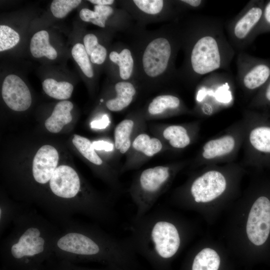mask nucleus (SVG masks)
Instances as JSON below:
<instances>
[{
    "label": "nucleus",
    "instance_id": "2eb2a0df",
    "mask_svg": "<svg viewBox=\"0 0 270 270\" xmlns=\"http://www.w3.org/2000/svg\"><path fill=\"white\" fill-rule=\"evenodd\" d=\"M39 230L34 228H28L20 236L18 243L11 248V253L16 258L24 256H30L43 252L44 240L40 237Z\"/></svg>",
    "mask_w": 270,
    "mask_h": 270
},
{
    "label": "nucleus",
    "instance_id": "412c9836",
    "mask_svg": "<svg viewBox=\"0 0 270 270\" xmlns=\"http://www.w3.org/2000/svg\"><path fill=\"white\" fill-rule=\"evenodd\" d=\"M220 263L216 252L210 248H204L194 256L191 270H218Z\"/></svg>",
    "mask_w": 270,
    "mask_h": 270
},
{
    "label": "nucleus",
    "instance_id": "58836bf2",
    "mask_svg": "<svg viewBox=\"0 0 270 270\" xmlns=\"http://www.w3.org/2000/svg\"><path fill=\"white\" fill-rule=\"evenodd\" d=\"M265 98L268 102H270V84L266 89L265 92Z\"/></svg>",
    "mask_w": 270,
    "mask_h": 270
},
{
    "label": "nucleus",
    "instance_id": "0eeeda50",
    "mask_svg": "<svg viewBox=\"0 0 270 270\" xmlns=\"http://www.w3.org/2000/svg\"><path fill=\"white\" fill-rule=\"evenodd\" d=\"M190 64L194 72L200 75L220 68L221 64L220 50L214 37L206 36L196 41L192 50Z\"/></svg>",
    "mask_w": 270,
    "mask_h": 270
},
{
    "label": "nucleus",
    "instance_id": "f8f14e48",
    "mask_svg": "<svg viewBox=\"0 0 270 270\" xmlns=\"http://www.w3.org/2000/svg\"><path fill=\"white\" fill-rule=\"evenodd\" d=\"M50 186L52 192L58 196L71 198L78 194L80 184L76 172L69 166L62 165L54 171Z\"/></svg>",
    "mask_w": 270,
    "mask_h": 270
},
{
    "label": "nucleus",
    "instance_id": "393cba45",
    "mask_svg": "<svg viewBox=\"0 0 270 270\" xmlns=\"http://www.w3.org/2000/svg\"><path fill=\"white\" fill-rule=\"evenodd\" d=\"M42 88L46 94L57 100H66L72 94L74 87L66 82H58L53 78H46L42 84Z\"/></svg>",
    "mask_w": 270,
    "mask_h": 270
},
{
    "label": "nucleus",
    "instance_id": "9d476101",
    "mask_svg": "<svg viewBox=\"0 0 270 270\" xmlns=\"http://www.w3.org/2000/svg\"><path fill=\"white\" fill-rule=\"evenodd\" d=\"M2 94L6 104L14 110L24 111L31 105L30 91L25 82L16 75L10 74L6 77Z\"/></svg>",
    "mask_w": 270,
    "mask_h": 270
},
{
    "label": "nucleus",
    "instance_id": "7ed1b4c3",
    "mask_svg": "<svg viewBox=\"0 0 270 270\" xmlns=\"http://www.w3.org/2000/svg\"><path fill=\"white\" fill-rule=\"evenodd\" d=\"M245 134L242 118L226 128L202 146L194 163L198 166L233 162L242 147Z\"/></svg>",
    "mask_w": 270,
    "mask_h": 270
},
{
    "label": "nucleus",
    "instance_id": "4c0bfd02",
    "mask_svg": "<svg viewBox=\"0 0 270 270\" xmlns=\"http://www.w3.org/2000/svg\"><path fill=\"white\" fill-rule=\"evenodd\" d=\"M264 16L266 21L270 24V2L268 3L266 7Z\"/></svg>",
    "mask_w": 270,
    "mask_h": 270
},
{
    "label": "nucleus",
    "instance_id": "c9c22d12",
    "mask_svg": "<svg viewBox=\"0 0 270 270\" xmlns=\"http://www.w3.org/2000/svg\"><path fill=\"white\" fill-rule=\"evenodd\" d=\"M88 1L98 6H110L114 2L113 0H90Z\"/></svg>",
    "mask_w": 270,
    "mask_h": 270
},
{
    "label": "nucleus",
    "instance_id": "cd10ccee",
    "mask_svg": "<svg viewBox=\"0 0 270 270\" xmlns=\"http://www.w3.org/2000/svg\"><path fill=\"white\" fill-rule=\"evenodd\" d=\"M72 54L83 73L87 77L92 78L94 76V71L84 45L80 43L74 45L72 50Z\"/></svg>",
    "mask_w": 270,
    "mask_h": 270
},
{
    "label": "nucleus",
    "instance_id": "f03ea898",
    "mask_svg": "<svg viewBox=\"0 0 270 270\" xmlns=\"http://www.w3.org/2000/svg\"><path fill=\"white\" fill-rule=\"evenodd\" d=\"M186 164V161H181L149 168L135 176L128 190L136 208L134 218H140L150 212L176 173Z\"/></svg>",
    "mask_w": 270,
    "mask_h": 270
},
{
    "label": "nucleus",
    "instance_id": "473e14b6",
    "mask_svg": "<svg viewBox=\"0 0 270 270\" xmlns=\"http://www.w3.org/2000/svg\"><path fill=\"white\" fill-rule=\"evenodd\" d=\"M84 44L86 52L89 56L98 44L97 37L92 34H88L84 38Z\"/></svg>",
    "mask_w": 270,
    "mask_h": 270
},
{
    "label": "nucleus",
    "instance_id": "6e6552de",
    "mask_svg": "<svg viewBox=\"0 0 270 270\" xmlns=\"http://www.w3.org/2000/svg\"><path fill=\"white\" fill-rule=\"evenodd\" d=\"M248 237L256 246H261L270 232V200L265 196L258 198L250 210L246 227Z\"/></svg>",
    "mask_w": 270,
    "mask_h": 270
},
{
    "label": "nucleus",
    "instance_id": "5701e85b",
    "mask_svg": "<svg viewBox=\"0 0 270 270\" xmlns=\"http://www.w3.org/2000/svg\"><path fill=\"white\" fill-rule=\"evenodd\" d=\"M110 60L118 64L119 68V74L124 80H128L132 75L134 68V60L131 51L124 48L118 52L112 51L109 54Z\"/></svg>",
    "mask_w": 270,
    "mask_h": 270
},
{
    "label": "nucleus",
    "instance_id": "c756f323",
    "mask_svg": "<svg viewBox=\"0 0 270 270\" xmlns=\"http://www.w3.org/2000/svg\"><path fill=\"white\" fill-rule=\"evenodd\" d=\"M81 0H54L50 4L52 14L57 18H62L77 7Z\"/></svg>",
    "mask_w": 270,
    "mask_h": 270
},
{
    "label": "nucleus",
    "instance_id": "2f4dec72",
    "mask_svg": "<svg viewBox=\"0 0 270 270\" xmlns=\"http://www.w3.org/2000/svg\"><path fill=\"white\" fill-rule=\"evenodd\" d=\"M106 55V49L98 44L90 56V60L92 63L101 64L105 61Z\"/></svg>",
    "mask_w": 270,
    "mask_h": 270
},
{
    "label": "nucleus",
    "instance_id": "dca6fc26",
    "mask_svg": "<svg viewBox=\"0 0 270 270\" xmlns=\"http://www.w3.org/2000/svg\"><path fill=\"white\" fill-rule=\"evenodd\" d=\"M184 111L179 98L172 94H161L150 102L147 114L150 118H156L180 114Z\"/></svg>",
    "mask_w": 270,
    "mask_h": 270
},
{
    "label": "nucleus",
    "instance_id": "f3484780",
    "mask_svg": "<svg viewBox=\"0 0 270 270\" xmlns=\"http://www.w3.org/2000/svg\"><path fill=\"white\" fill-rule=\"evenodd\" d=\"M138 122L134 119L126 118L120 122L114 131V147L122 154H127L132 140L138 134Z\"/></svg>",
    "mask_w": 270,
    "mask_h": 270
},
{
    "label": "nucleus",
    "instance_id": "f704fd0d",
    "mask_svg": "<svg viewBox=\"0 0 270 270\" xmlns=\"http://www.w3.org/2000/svg\"><path fill=\"white\" fill-rule=\"evenodd\" d=\"M110 122L108 116L106 114H104L102 118L92 122L90 126L92 128L104 129L107 127Z\"/></svg>",
    "mask_w": 270,
    "mask_h": 270
},
{
    "label": "nucleus",
    "instance_id": "ddd939ff",
    "mask_svg": "<svg viewBox=\"0 0 270 270\" xmlns=\"http://www.w3.org/2000/svg\"><path fill=\"white\" fill-rule=\"evenodd\" d=\"M58 154L50 145H44L36 152L32 162V174L34 180L40 184L50 180L57 168Z\"/></svg>",
    "mask_w": 270,
    "mask_h": 270
},
{
    "label": "nucleus",
    "instance_id": "a211bd4d",
    "mask_svg": "<svg viewBox=\"0 0 270 270\" xmlns=\"http://www.w3.org/2000/svg\"><path fill=\"white\" fill-rule=\"evenodd\" d=\"M116 96L106 102V108L112 112L124 110L132 102L136 94V89L132 84L126 81L117 82L114 86Z\"/></svg>",
    "mask_w": 270,
    "mask_h": 270
},
{
    "label": "nucleus",
    "instance_id": "4be33fe9",
    "mask_svg": "<svg viewBox=\"0 0 270 270\" xmlns=\"http://www.w3.org/2000/svg\"><path fill=\"white\" fill-rule=\"evenodd\" d=\"M262 14L258 7L250 8L236 23L234 34L239 39L245 38L260 20Z\"/></svg>",
    "mask_w": 270,
    "mask_h": 270
},
{
    "label": "nucleus",
    "instance_id": "7c9ffc66",
    "mask_svg": "<svg viewBox=\"0 0 270 270\" xmlns=\"http://www.w3.org/2000/svg\"><path fill=\"white\" fill-rule=\"evenodd\" d=\"M132 2L140 10L148 14H158L164 7V1L162 0H134Z\"/></svg>",
    "mask_w": 270,
    "mask_h": 270
},
{
    "label": "nucleus",
    "instance_id": "39448f33",
    "mask_svg": "<svg viewBox=\"0 0 270 270\" xmlns=\"http://www.w3.org/2000/svg\"><path fill=\"white\" fill-rule=\"evenodd\" d=\"M229 164L222 166H206V169L192 180L187 186V192L192 200L196 203H206L222 195L227 188L228 180L224 172Z\"/></svg>",
    "mask_w": 270,
    "mask_h": 270
},
{
    "label": "nucleus",
    "instance_id": "aec40b11",
    "mask_svg": "<svg viewBox=\"0 0 270 270\" xmlns=\"http://www.w3.org/2000/svg\"><path fill=\"white\" fill-rule=\"evenodd\" d=\"M30 50L33 56L39 58L44 56L50 60L57 57V52L49 42V34L44 30L34 34L30 42Z\"/></svg>",
    "mask_w": 270,
    "mask_h": 270
},
{
    "label": "nucleus",
    "instance_id": "bb28decb",
    "mask_svg": "<svg viewBox=\"0 0 270 270\" xmlns=\"http://www.w3.org/2000/svg\"><path fill=\"white\" fill-rule=\"evenodd\" d=\"M72 143L79 152L88 160L96 166H101L103 161L96 152L92 142L88 138L75 134Z\"/></svg>",
    "mask_w": 270,
    "mask_h": 270
},
{
    "label": "nucleus",
    "instance_id": "c85d7f7f",
    "mask_svg": "<svg viewBox=\"0 0 270 270\" xmlns=\"http://www.w3.org/2000/svg\"><path fill=\"white\" fill-rule=\"evenodd\" d=\"M19 34L8 26H0V51L8 50L16 46L20 41Z\"/></svg>",
    "mask_w": 270,
    "mask_h": 270
},
{
    "label": "nucleus",
    "instance_id": "9b49d317",
    "mask_svg": "<svg viewBox=\"0 0 270 270\" xmlns=\"http://www.w3.org/2000/svg\"><path fill=\"white\" fill-rule=\"evenodd\" d=\"M200 122L168 125L164 128L162 136L164 141L172 148L183 150L198 138Z\"/></svg>",
    "mask_w": 270,
    "mask_h": 270
},
{
    "label": "nucleus",
    "instance_id": "e433bc0d",
    "mask_svg": "<svg viewBox=\"0 0 270 270\" xmlns=\"http://www.w3.org/2000/svg\"><path fill=\"white\" fill-rule=\"evenodd\" d=\"M182 2L194 7L198 6L202 2V1L200 0H182Z\"/></svg>",
    "mask_w": 270,
    "mask_h": 270
},
{
    "label": "nucleus",
    "instance_id": "20e7f679",
    "mask_svg": "<svg viewBox=\"0 0 270 270\" xmlns=\"http://www.w3.org/2000/svg\"><path fill=\"white\" fill-rule=\"evenodd\" d=\"M242 120L245 127L244 163L260 164L262 158L270 156V124L260 122L254 114L248 112Z\"/></svg>",
    "mask_w": 270,
    "mask_h": 270
},
{
    "label": "nucleus",
    "instance_id": "1a4fd4ad",
    "mask_svg": "<svg viewBox=\"0 0 270 270\" xmlns=\"http://www.w3.org/2000/svg\"><path fill=\"white\" fill-rule=\"evenodd\" d=\"M164 148V144L158 138L144 132L138 134L127 153L122 172L139 167L147 159L160 152Z\"/></svg>",
    "mask_w": 270,
    "mask_h": 270
},
{
    "label": "nucleus",
    "instance_id": "b1692460",
    "mask_svg": "<svg viewBox=\"0 0 270 270\" xmlns=\"http://www.w3.org/2000/svg\"><path fill=\"white\" fill-rule=\"evenodd\" d=\"M114 10L110 6H94V10L88 8H82L80 12L82 20L90 22L101 28H104L108 17L113 13Z\"/></svg>",
    "mask_w": 270,
    "mask_h": 270
},
{
    "label": "nucleus",
    "instance_id": "a878e982",
    "mask_svg": "<svg viewBox=\"0 0 270 270\" xmlns=\"http://www.w3.org/2000/svg\"><path fill=\"white\" fill-rule=\"evenodd\" d=\"M270 76V68L265 64H258L244 76L243 83L248 90H254L262 86Z\"/></svg>",
    "mask_w": 270,
    "mask_h": 270
},
{
    "label": "nucleus",
    "instance_id": "6ab92c4d",
    "mask_svg": "<svg viewBox=\"0 0 270 270\" xmlns=\"http://www.w3.org/2000/svg\"><path fill=\"white\" fill-rule=\"evenodd\" d=\"M73 104L68 100L58 102L55 106L52 115L46 120L45 126L50 132L58 133L64 126L72 120L70 111Z\"/></svg>",
    "mask_w": 270,
    "mask_h": 270
},
{
    "label": "nucleus",
    "instance_id": "72a5a7b5",
    "mask_svg": "<svg viewBox=\"0 0 270 270\" xmlns=\"http://www.w3.org/2000/svg\"><path fill=\"white\" fill-rule=\"evenodd\" d=\"M92 145L95 150H104L106 152L112 151L114 149L112 144L104 140H98L92 142Z\"/></svg>",
    "mask_w": 270,
    "mask_h": 270
},
{
    "label": "nucleus",
    "instance_id": "4468645a",
    "mask_svg": "<svg viewBox=\"0 0 270 270\" xmlns=\"http://www.w3.org/2000/svg\"><path fill=\"white\" fill-rule=\"evenodd\" d=\"M57 244L62 250L80 255L96 256L104 252L98 242L78 233L72 232L64 236L58 240Z\"/></svg>",
    "mask_w": 270,
    "mask_h": 270
},
{
    "label": "nucleus",
    "instance_id": "f257e3e1",
    "mask_svg": "<svg viewBox=\"0 0 270 270\" xmlns=\"http://www.w3.org/2000/svg\"><path fill=\"white\" fill-rule=\"evenodd\" d=\"M128 238L136 254L145 258L156 270H164L181 244L180 230L162 210L134 218Z\"/></svg>",
    "mask_w": 270,
    "mask_h": 270
},
{
    "label": "nucleus",
    "instance_id": "423d86ee",
    "mask_svg": "<svg viewBox=\"0 0 270 270\" xmlns=\"http://www.w3.org/2000/svg\"><path fill=\"white\" fill-rule=\"evenodd\" d=\"M172 46L169 40L158 36L150 40L142 52L141 64L147 78L156 79L162 76L170 64Z\"/></svg>",
    "mask_w": 270,
    "mask_h": 270
}]
</instances>
